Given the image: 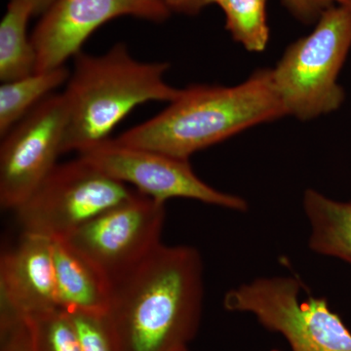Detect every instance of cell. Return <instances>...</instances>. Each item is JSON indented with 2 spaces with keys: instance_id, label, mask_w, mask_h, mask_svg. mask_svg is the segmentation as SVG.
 <instances>
[{
  "instance_id": "obj_1",
  "label": "cell",
  "mask_w": 351,
  "mask_h": 351,
  "mask_svg": "<svg viewBox=\"0 0 351 351\" xmlns=\"http://www.w3.org/2000/svg\"><path fill=\"white\" fill-rule=\"evenodd\" d=\"M203 262L188 245L161 244L110 288L107 316L119 351H179L197 334Z\"/></svg>"
},
{
  "instance_id": "obj_2",
  "label": "cell",
  "mask_w": 351,
  "mask_h": 351,
  "mask_svg": "<svg viewBox=\"0 0 351 351\" xmlns=\"http://www.w3.org/2000/svg\"><path fill=\"white\" fill-rule=\"evenodd\" d=\"M285 117L270 69H260L234 86L184 88L162 112L115 138L130 147L189 159L251 127Z\"/></svg>"
},
{
  "instance_id": "obj_3",
  "label": "cell",
  "mask_w": 351,
  "mask_h": 351,
  "mask_svg": "<svg viewBox=\"0 0 351 351\" xmlns=\"http://www.w3.org/2000/svg\"><path fill=\"white\" fill-rule=\"evenodd\" d=\"M66 90L68 124L63 154H78L110 138V133L138 106L149 101H175L182 89L164 80L167 62H141L124 43L105 54L84 52L75 58Z\"/></svg>"
},
{
  "instance_id": "obj_4",
  "label": "cell",
  "mask_w": 351,
  "mask_h": 351,
  "mask_svg": "<svg viewBox=\"0 0 351 351\" xmlns=\"http://www.w3.org/2000/svg\"><path fill=\"white\" fill-rule=\"evenodd\" d=\"M350 49L351 3L328 9L311 34L286 48L270 75L287 117L308 121L343 106L338 78Z\"/></svg>"
},
{
  "instance_id": "obj_5",
  "label": "cell",
  "mask_w": 351,
  "mask_h": 351,
  "mask_svg": "<svg viewBox=\"0 0 351 351\" xmlns=\"http://www.w3.org/2000/svg\"><path fill=\"white\" fill-rule=\"evenodd\" d=\"M293 276L260 277L226 295L233 313L253 315L265 329L281 335L292 351H351V332L325 298L302 301Z\"/></svg>"
},
{
  "instance_id": "obj_6",
  "label": "cell",
  "mask_w": 351,
  "mask_h": 351,
  "mask_svg": "<svg viewBox=\"0 0 351 351\" xmlns=\"http://www.w3.org/2000/svg\"><path fill=\"white\" fill-rule=\"evenodd\" d=\"M135 191L77 156L57 164L15 212L23 232L64 239Z\"/></svg>"
},
{
  "instance_id": "obj_7",
  "label": "cell",
  "mask_w": 351,
  "mask_h": 351,
  "mask_svg": "<svg viewBox=\"0 0 351 351\" xmlns=\"http://www.w3.org/2000/svg\"><path fill=\"white\" fill-rule=\"evenodd\" d=\"M165 218V203L136 191L64 240L112 288L162 244Z\"/></svg>"
},
{
  "instance_id": "obj_8",
  "label": "cell",
  "mask_w": 351,
  "mask_h": 351,
  "mask_svg": "<svg viewBox=\"0 0 351 351\" xmlns=\"http://www.w3.org/2000/svg\"><path fill=\"white\" fill-rule=\"evenodd\" d=\"M77 156L108 177L160 202L186 198L232 211H248L244 198L223 193L203 182L189 159L130 147L110 138Z\"/></svg>"
},
{
  "instance_id": "obj_9",
  "label": "cell",
  "mask_w": 351,
  "mask_h": 351,
  "mask_svg": "<svg viewBox=\"0 0 351 351\" xmlns=\"http://www.w3.org/2000/svg\"><path fill=\"white\" fill-rule=\"evenodd\" d=\"M68 108L63 93L44 99L18 122L0 145V205L15 211L63 154Z\"/></svg>"
},
{
  "instance_id": "obj_10",
  "label": "cell",
  "mask_w": 351,
  "mask_h": 351,
  "mask_svg": "<svg viewBox=\"0 0 351 351\" xmlns=\"http://www.w3.org/2000/svg\"><path fill=\"white\" fill-rule=\"evenodd\" d=\"M171 14L166 0H55L31 36L38 56L36 73L66 66L82 52L89 36L110 20L131 16L162 23Z\"/></svg>"
},
{
  "instance_id": "obj_11",
  "label": "cell",
  "mask_w": 351,
  "mask_h": 351,
  "mask_svg": "<svg viewBox=\"0 0 351 351\" xmlns=\"http://www.w3.org/2000/svg\"><path fill=\"white\" fill-rule=\"evenodd\" d=\"M57 308L52 239L23 232L0 258V313L34 317Z\"/></svg>"
},
{
  "instance_id": "obj_12",
  "label": "cell",
  "mask_w": 351,
  "mask_h": 351,
  "mask_svg": "<svg viewBox=\"0 0 351 351\" xmlns=\"http://www.w3.org/2000/svg\"><path fill=\"white\" fill-rule=\"evenodd\" d=\"M58 304L68 313H107L110 287L64 239H53Z\"/></svg>"
},
{
  "instance_id": "obj_13",
  "label": "cell",
  "mask_w": 351,
  "mask_h": 351,
  "mask_svg": "<svg viewBox=\"0 0 351 351\" xmlns=\"http://www.w3.org/2000/svg\"><path fill=\"white\" fill-rule=\"evenodd\" d=\"M302 209L308 221L309 249L351 267V201L332 199L308 189L302 196Z\"/></svg>"
},
{
  "instance_id": "obj_14",
  "label": "cell",
  "mask_w": 351,
  "mask_h": 351,
  "mask_svg": "<svg viewBox=\"0 0 351 351\" xmlns=\"http://www.w3.org/2000/svg\"><path fill=\"white\" fill-rule=\"evenodd\" d=\"M36 15L34 0H9L0 23V80L11 82L36 73L38 56L27 36V24Z\"/></svg>"
},
{
  "instance_id": "obj_15",
  "label": "cell",
  "mask_w": 351,
  "mask_h": 351,
  "mask_svg": "<svg viewBox=\"0 0 351 351\" xmlns=\"http://www.w3.org/2000/svg\"><path fill=\"white\" fill-rule=\"evenodd\" d=\"M71 71L66 66L36 71L0 86V136L4 137L58 87L68 82Z\"/></svg>"
},
{
  "instance_id": "obj_16",
  "label": "cell",
  "mask_w": 351,
  "mask_h": 351,
  "mask_svg": "<svg viewBox=\"0 0 351 351\" xmlns=\"http://www.w3.org/2000/svg\"><path fill=\"white\" fill-rule=\"evenodd\" d=\"M267 1L219 0L217 4L225 14L226 31L249 52H263L269 44Z\"/></svg>"
},
{
  "instance_id": "obj_17",
  "label": "cell",
  "mask_w": 351,
  "mask_h": 351,
  "mask_svg": "<svg viewBox=\"0 0 351 351\" xmlns=\"http://www.w3.org/2000/svg\"><path fill=\"white\" fill-rule=\"evenodd\" d=\"M38 351H80L71 314L57 308L31 317Z\"/></svg>"
},
{
  "instance_id": "obj_18",
  "label": "cell",
  "mask_w": 351,
  "mask_h": 351,
  "mask_svg": "<svg viewBox=\"0 0 351 351\" xmlns=\"http://www.w3.org/2000/svg\"><path fill=\"white\" fill-rule=\"evenodd\" d=\"M69 313L75 325L80 351H119L107 313Z\"/></svg>"
},
{
  "instance_id": "obj_19",
  "label": "cell",
  "mask_w": 351,
  "mask_h": 351,
  "mask_svg": "<svg viewBox=\"0 0 351 351\" xmlns=\"http://www.w3.org/2000/svg\"><path fill=\"white\" fill-rule=\"evenodd\" d=\"M0 351H38L31 317L0 313Z\"/></svg>"
},
{
  "instance_id": "obj_20",
  "label": "cell",
  "mask_w": 351,
  "mask_h": 351,
  "mask_svg": "<svg viewBox=\"0 0 351 351\" xmlns=\"http://www.w3.org/2000/svg\"><path fill=\"white\" fill-rule=\"evenodd\" d=\"M293 17L304 25H315L325 11L351 0H281Z\"/></svg>"
},
{
  "instance_id": "obj_21",
  "label": "cell",
  "mask_w": 351,
  "mask_h": 351,
  "mask_svg": "<svg viewBox=\"0 0 351 351\" xmlns=\"http://www.w3.org/2000/svg\"><path fill=\"white\" fill-rule=\"evenodd\" d=\"M171 11L186 16L198 15L205 8L202 0H166Z\"/></svg>"
},
{
  "instance_id": "obj_22",
  "label": "cell",
  "mask_w": 351,
  "mask_h": 351,
  "mask_svg": "<svg viewBox=\"0 0 351 351\" xmlns=\"http://www.w3.org/2000/svg\"><path fill=\"white\" fill-rule=\"evenodd\" d=\"M36 3V15H43L54 3L55 0H34Z\"/></svg>"
},
{
  "instance_id": "obj_23",
  "label": "cell",
  "mask_w": 351,
  "mask_h": 351,
  "mask_svg": "<svg viewBox=\"0 0 351 351\" xmlns=\"http://www.w3.org/2000/svg\"><path fill=\"white\" fill-rule=\"evenodd\" d=\"M205 7L212 5V4H218L219 0H202Z\"/></svg>"
},
{
  "instance_id": "obj_24",
  "label": "cell",
  "mask_w": 351,
  "mask_h": 351,
  "mask_svg": "<svg viewBox=\"0 0 351 351\" xmlns=\"http://www.w3.org/2000/svg\"><path fill=\"white\" fill-rule=\"evenodd\" d=\"M179 351H189V350H188V348H182V350H179Z\"/></svg>"
}]
</instances>
